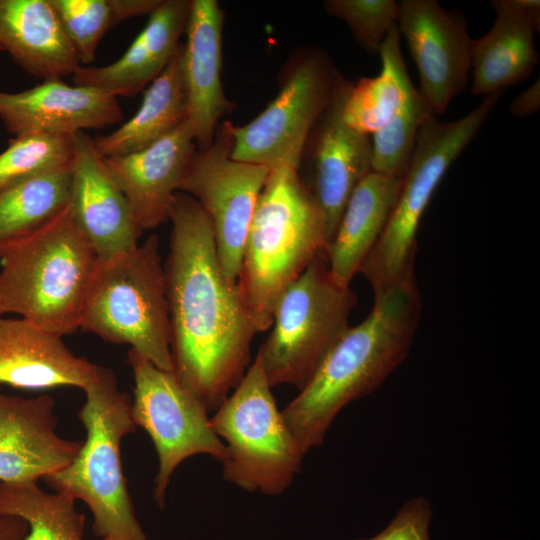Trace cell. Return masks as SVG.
I'll return each instance as SVG.
<instances>
[{
	"label": "cell",
	"mask_w": 540,
	"mask_h": 540,
	"mask_svg": "<svg viewBox=\"0 0 540 540\" xmlns=\"http://www.w3.org/2000/svg\"><path fill=\"white\" fill-rule=\"evenodd\" d=\"M164 265L173 373L215 411L238 385L258 333L237 281L226 278L212 226L191 196L177 192Z\"/></svg>",
	"instance_id": "1"
},
{
	"label": "cell",
	"mask_w": 540,
	"mask_h": 540,
	"mask_svg": "<svg viewBox=\"0 0 540 540\" xmlns=\"http://www.w3.org/2000/svg\"><path fill=\"white\" fill-rule=\"evenodd\" d=\"M374 296L367 317L348 328L281 410L305 453L323 444L344 407L376 391L409 354L422 312L415 277Z\"/></svg>",
	"instance_id": "2"
},
{
	"label": "cell",
	"mask_w": 540,
	"mask_h": 540,
	"mask_svg": "<svg viewBox=\"0 0 540 540\" xmlns=\"http://www.w3.org/2000/svg\"><path fill=\"white\" fill-rule=\"evenodd\" d=\"M326 248L323 210L299 170L271 169L253 212L237 279L258 333L271 327L279 297Z\"/></svg>",
	"instance_id": "3"
},
{
	"label": "cell",
	"mask_w": 540,
	"mask_h": 540,
	"mask_svg": "<svg viewBox=\"0 0 540 540\" xmlns=\"http://www.w3.org/2000/svg\"><path fill=\"white\" fill-rule=\"evenodd\" d=\"M96 258L68 204L37 231L1 245L0 315L18 314L59 337L73 334Z\"/></svg>",
	"instance_id": "4"
},
{
	"label": "cell",
	"mask_w": 540,
	"mask_h": 540,
	"mask_svg": "<svg viewBox=\"0 0 540 540\" xmlns=\"http://www.w3.org/2000/svg\"><path fill=\"white\" fill-rule=\"evenodd\" d=\"M77 416L86 430L81 448L65 468L44 478L55 491L83 501L101 540H148L138 522L123 473L121 440L136 431L131 398L112 370L98 366L83 390Z\"/></svg>",
	"instance_id": "5"
},
{
	"label": "cell",
	"mask_w": 540,
	"mask_h": 540,
	"mask_svg": "<svg viewBox=\"0 0 540 540\" xmlns=\"http://www.w3.org/2000/svg\"><path fill=\"white\" fill-rule=\"evenodd\" d=\"M159 239L97 257L84 296L80 329L128 344L158 368L173 371L170 322Z\"/></svg>",
	"instance_id": "6"
},
{
	"label": "cell",
	"mask_w": 540,
	"mask_h": 540,
	"mask_svg": "<svg viewBox=\"0 0 540 540\" xmlns=\"http://www.w3.org/2000/svg\"><path fill=\"white\" fill-rule=\"evenodd\" d=\"M503 92L486 95L474 110L458 120L444 122L431 115L421 125L389 220L360 269L374 295L415 277L417 231L429 201Z\"/></svg>",
	"instance_id": "7"
},
{
	"label": "cell",
	"mask_w": 540,
	"mask_h": 540,
	"mask_svg": "<svg viewBox=\"0 0 540 540\" xmlns=\"http://www.w3.org/2000/svg\"><path fill=\"white\" fill-rule=\"evenodd\" d=\"M210 422L225 441L221 463L228 483L251 493L277 496L301 472L306 453L277 407L257 356Z\"/></svg>",
	"instance_id": "8"
},
{
	"label": "cell",
	"mask_w": 540,
	"mask_h": 540,
	"mask_svg": "<svg viewBox=\"0 0 540 540\" xmlns=\"http://www.w3.org/2000/svg\"><path fill=\"white\" fill-rule=\"evenodd\" d=\"M356 303L350 286L332 276L326 250L320 252L277 300L272 330L256 354L270 385L303 388L350 327Z\"/></svg>",
	"instance_id": "9"
},
{
	"label": "cell",
	"mask_w": 540,
	"mask_h": 540,
	"mask_svg": "<svg viewBox=\"0 0 540 540\" xmlns=\"http://www.w3.org/2000/svg\"><path fill=\"white\" fill-rule=\"evenodd\" d=\"M338 71L316 48L296 52L280 78L279 92L252 121L234 126L231 158L299 170L310 132L325 108Z\"/></svg>",
	"instance_id": "10"
},
{
	"label": "cell",
	"mask_w": 540,
	"mask_h": 540,
	"mask_svg": "<svg viewBox=\"0 0 540 540\" xmlns=\"http://www.w3.org/2000/svg\"><path fill=\"white\" fill-rule=\"evenodd\" d=\"M134 387L131 413L151 438L158 457L152 495L163 508L176 468L200 454L222 461L225 444L214 432L204 404L177 379L133 349L127 353Z\"/></svg>",
	"instance_id": "11"
},
{
	"label": "cell",
	"mask_w": 540,
	"mask_h": 540,
	"mask_svg": "<svg viewBox=\"0 0 540 540\" xmlns=\"http://www.w3.org/2000/svg\"><path fill=\"white\" fill-rule=\"evenodd\" d=\"M233 124L226 120L212 144L196 149L180 191L191 196L208 216L223 274L237 281L253 212L271 168L231 158Z\"/></svg>",
	"instance_id": "12"
},
{
	"label": "cell",
	"mask_w": 540,
	"mask_h": 540,
	"mask_svg": "<svg viewBox=\"0 0 540 540\" xmlns=\"http://www.w3.org/2000/svg\"><path fill=\"white\" fill-rule=\"evenodd\" d=\"M351 84L337 73L330 98L310 132L301 158L310 167L309 188L325 216L327 246L352 191L372 171L371 139L351 128L343 118Z\"/></svg>",
	"instance_id": "13"
},
{
	"label": "cell",
	"mask_w": 540,
	"mask_h": 540,
	"mask_svg": "<svg viewBox=\"0 0 540 540\" xmlns=\"http://www.w3.org/2000/svg\"><path fill=\"white\" fill-rule=\"evenodd\" d=\"M397 28L420 75V93L433 114H443L466 84L473 39L465 21L435 0H402Z\"/></svg>",
	"instance_id": "14"
},
{
	"label": "cell",
	"mask_w": 540,
	"mask_h": 540,
	"mask_svg": "<svg viewBox=\"0 0 540 540\" xmlns=\"http://www.w3.org/2000/svg\"><path fill=\"white\" fill-rule=\"evenodd\" d=\"M54 398L0 393V483L38 482L69 465L82 446L56 432Z\"/></svg>",
	"instance_id": "15"
},
{
	"label": "cell",
	"mask_w": 540,
	"mask_h": 540,
	"mask_svg": "<svg viewBox=\"0 0 540 540\" xmlns=\"http://www.w3.org/2000/svg\"><path fill=\"white\" fill-rule=\"evenodd\" d=\"M69 206L97 257H110L138 245L142 232L129 203L108 172L94 140L84 132L74 135Z\"/></svg>",
	"instance_id": "16"
},
{
	"label": "cell",
	"mask_w": 540,
	"mask_h": 540,
	"mask_svg": "<svg viewBox=\"0 0 540 540\" xmlns=\"http://www.w3.org/2000/svg\"><path fill=\"white\" fill-rule=\"evenodd\" d=\"M195 151L194 136L184 121L145 149L122 156L103 157L141 232L169 221L173 198L180 191Z\"/></svg>",
	"instance_id": "17"
},
{
	"label": "cell",
	"mask_w": 540,
	"mask_h": 540,
	"mask_svg": "<svg viewBox=\"0 0 540 540\" xmlns=\"http://www.w3.org/2000/svg\"><path fill=\"white\" fill-rule=\"evenodd\" d=\"M122 119L117 97L93 87L71 86L61 79L46 80L20 92L0 91V120L15 135L35 132L74 136Z\"/></svg>",
	"instance_id": "18"
},
{
	"label": "cell",
	"mask_w": 540,
	"mask_h": 540,
	"mask_svg": "<svg viewBox=\"0 0 540 540\" xmlns=\"http://www.w3.org/2000/svg\"><path fill=\"white\" fill-rule=\"evenodd\" d=\"M224 13L216 0H191L182 45V73L187 94V118L198 149L209 147L215 131L232 108L222 82Z\"/></svg>",
	"instance_id": "19"
},
{
	"label": "cell",
	"mask_w": 540,
	"mask_h": 540,
	"mask_svg": "<svg viewBox=\"0 0 540 540\" xmlns=\"http://www.w3.org/2000/svg\"><path fill=\"white\" fill-rule=\"evenodd\" d=\"M97 368L75 355L62 337L26 319L0 315V383L30 390L63 386L84 390Z\"/></svg>",
	"instance_id": "20"
},
{
	"label": "cell",
	"mask_w": 540,
	"mask_h": 540,
	"mask_svg": "<svg viewBox=\"0 0 540 540\" xmlns=\"http://www.w3.org/2000/svg\"><path fill=\"white\" fill-rule=\"evenodd\" d=\"M189 8V0H161L120 58L106 66H81L72 76L74 85L93 87L115 97L140 92L161 74L179 48Z\"/></svg>",
	"instance_id": "21"
},
{
	"label": "cell",
	"mask_w": 540,
	"mask_h": 540,
	"mask_svg": "<svg viewBox=\"0 0 540 540\" xmlns=\"http://www.w3.org/2000/svg\"><path fill=\"white\" fill-rule=\"evenodd\" d=\"M496 12L490 30L473 40L471 68L473 95H488L525 80L538 54L534 34L539 30L538 0H494Z\"/></svg>",
	"instance_id": "22"
},
{
	"label": "cell",
	"mask_w": 540,
	"mask_h": 540,
	"mask_svg": "<svg viewBox=\"0 0 540 540\" xmlns=\"http://www.w3.org/2000/svg\"><path fill=\"white\" fill-rule=\"evenodd\" d=\"M0 46L31 76H73L81 67L51 0H0Z\"/></svg>",
	"instance_id": "23"
},
{
	"label": "cell",
	"mask_w": 540,
	"mask_h": 540,
	"mask_svg": "<svg viewBox=\"0 0 540 540\" xmlns=\"http://www.w3.org/2000/svg\"><path fill=\"white\" fill-rule=\"evenodd\" d=\"M402 178L371 171L352 191L337 230L327 246L334 279L350 286L380 238L396 203Z\"/></svg>",
	"instance_id": "24"
},
{
	"label": "cell",
	"mask_w": 540,
	"mask_h": 540,
	"mask_svg": "<svg viewBox=\"0 0 540 540\" xmlns=\"http://www.w3.org/2000/svg\"><path fill=\"white\" fill-rule=\"evenodd\" d=\"M182 45L144 92L137 112L94 144L104 157L127 155L154 144L187 118V94L182 73Z\"/></svg>",
	"instance_id": "25"
},
{
	"label": "cell",
	"mask_w": 540,
	"mask_h": 540,
	"mask_svg": "<svg viewBox=\"0 0 540 540\" xmlns=\"http://www.w3.org/2000/svg\"><path fill=\"white\" fill-rule=\"evenodd\" d=\"M379 54L382 60L380 73L352 82L343 108L344 121L368 136L394 117L414 88L401 53L397 26L388 33Z\"/></svg>",
	"instance_id": "26"
},
{
	"label": "cell",
	"mask_w": 540,
	"mask_h": 540,
	"mask_svg": "<svg viewBox=\"0 0 540 540\" xmlns=\"http://www.w3.org/2000/svg\"><path fill=\"white\" fill-rule=\"evenodd\" d=\"M72 163L0 191V244L23 238L50 222L68 204Z\"/></svg>",
	"instance_id": "27"
},
{
	"label": "cell",
	"mask_w": 540,
	"mask_h": 540,
	"mask_svg": "<svg viewBox=\"0 0 540 540\" xmlns=\"http://www.w3.org/2000/svg\"><path fill=\"white\" fill-rule=\"evenodd\" d=\"M68 493H49L38 482L0 483V514L22 518L24 540H84L85 515Z\"/></svg>",
	"instance_id": "28"
},
{
	"label": "cell",
	"mask_w": 540,
	"mask_h": 540,
	"mask_svg": "<svg viewBox=\"0 0 540 540\" xmlns=\"http://www.w3.org/2000/svg\"><path fill=\"white\" fill-rule=\"evenodd\" d=\"M81 63L94 61L105 33L118 23L150 15L161 0H51Z\"/></svg>",
	"instance_id": "29"
},
{
	"label": "cell",
	"mask_w": 540,
	"mask_h": 540,
	"mask_svg": "<svg viewBox=\"0 0 540 540\" xmlns=\"http://www.w3.org/2000/svg\"><path fill=\"white\" fill-rule=\"evenodd\" d=\"M74 136L23 133L0 153V191L72 163Z\"/></svg>",
	"instance_id": "30"
},
{
	"label": "cell",
	"mask_w": 540,
	"mask_h": 540,
	"mask_svg": "<svg viewBox=\"0 0 540 540\" xmlns=\"http://www.w3.org/2000/svg\"><path fill=\"white\" fill-rule=\"evenodd\" d=\"M431 115L434 114L426 100L414 87L394 117L373 134L372 171L402 178L412 158L417 133Z\"/></svg>",
	"instance_id": "31"
},
{
	"label": "cell",
	"mask_w": 540,
	"mask_h": 540,
	"mask_svg": "<svg viewBox=\"0 0 540 540\" xmlns=\"http://www.w3.org/2000/svg\"><path fill=\"white\" fill-rule=\"evenodd\" d=\"M323 3L329 15L349 26L368 53H379L388 33L397 26L399 4L394 0H327Z\"/></svg>",
	"instance_id": "32"
},
{
	"label": "cell",
	"mask_w": 540,
	"mask_h": 540,
	"mask_svg": "<svg viewBox=\"0 0 540 540\" xmlns=\"http://www.w3.org/2000/svg\"><path fill=\"white\" fill-rule=\"evenodd\" d=\"M433 514L427 497L413 496L401 505L382 531L370 538L356 540H431L430 525Z\"/></svg>",
	"instance_id": "33"
},
{
	"label": "cell",
	"mask_w": 540,
	"mask_h": 540,
	"mask_svg": "<svg viewBox=\"0 0 540 540\" xmlns=\"http://www.w3.org/2000/svg\"><path fill=\"white\" fill-rule=\"evenodd\" d=\"M540 108V84L536 80L529 88L520 93L510 104L514 117L524 118L536 113Z\"/></svg>",
	"instance_id": "34"
},
{
	"label": "cell",
	"mask_w": 540,
	"mask_h": 540,
	"mask_svg": "<svg viewBox=\"0 0 540 540\" xmlns=\"http://www.w3.org/2000/svg\"><path fill=\"white\" fill-rule=\"evenodd\" d=\"M27 523L20 517L0 514V540H24Z\"/></svg>",
	"instance_id": "35"
},
{
	"label": "cell",
	"mask_w": 540,
	"mask_h": 540,
	"mask_svg": "<svg viewBox=\"0 0 540 540\" xmlns=\"http://www.w3.org/2000/svg\"><path fill=\"white\" fill-rule=\"evenodd\" d=\"M2 51H3V49H2V47L0 46V52H2Z\"/></svg>",
	"instance_id": "36"
},
{
	"label": "cell",
	"mask_w": 540,
	"mask_h": 540,
	"mask_svg": "<svg viewBox=\"0 0 540 540\" xmlns=\"http://www.w3.org/2000/svg\"><path fill=\"white\" fill-rule=\"evenodd\" d=\"M0 256H1V244H0Z\"/></svg>",
	"instance_id": "37"
}]
</instances>
